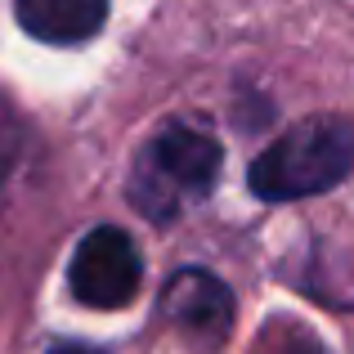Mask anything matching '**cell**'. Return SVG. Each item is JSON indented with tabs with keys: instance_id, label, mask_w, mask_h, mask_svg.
Instances as JSON below:
<instances>
[{
	"instance_id": "obj_8",
	"label": "cell",
	"mask_w": 354,
	"mask_h": 354,
	"mask_svg": "<svg viewBox=\"0 0 354 354\" xmlns=\"http://www.w3.org/2000/svg\"><path fill=\"white\" fill-rule=\"evenodd\" d=\"M50 354H104V350H95V346H54Z\"/></svg>"
},
{
	"instance_id": "obj_5",
	"label": "cell",
	"mask_w": 354,
	"mask_h": 354,
	"mask_svg": "<svg viewBox=\"0 0 354 354\" xmlns=\"http://www.w3.org/2000/svg\"><path fill=\"white\" fill-rule=\"evenodd\" d=\"M14 18L32 41L86 45L104 32L108 0H14Z\"/></svg>"
},
{
	"instance_id": "obj_1",
	"label": "cell",
	"mask_w": 354,
	"mask_h": 354,
	"mask_svg": "<svg viewBox=\"0 0 354 354\" xmlns=\"http://www.w3.org/2000/svg\"><path fill=\"white\" fill-rule=\"evenodd\" d=\"M354 171V121L323 113L296 121L251 162L247 189L260 202H301L346 184Z\"/></svg>"
},
{
	"instance_id": "obj_4",
	"label": "cell",
	"mask_w": 354,
	"mask_h": 354,
	"mask_svg": "<svg viewBox=\"0 0 354 354\" xmlns=\"http://www.w3.org/2000/svg\"><path fill=\"white\" fill-rule=\"evenodd\" d=\"M162 314L202 350H216L229 341L234 332V314H238V301H234V287L225 283L220 274L211 269H175L162 287Z\"/></svg>"
},
{
	"instance_id": "obj_2",
	"label": "cell",
	"mask_w": 354,
	"mask_h": 354,
	"mask_svg": "<svg viewBox=\"0 0 354 354\" xmlns=\"http://www.w3.org/2000/svg\"><path fill=\"white\" fill-rule=\"evenodd\" d=\"M220 144L198 126H184V121H171L162 126L144 148H139L135 166H130V202H135L139 216L157 220H175L184 211V202L207 198L216 189L220 175Z\"/></svg>"
},
{
	"instance_id": "obj_6",
	"label": "cell",
	"mask_w": 354,
	"mask_h": 354,
	"mask_svg": "<svg viewBox=\"0 0 354 354\" xmlns=\"http://www.w3.org/2000/svg\"><path fill=\"white\" fill-rule=\"evenodd\" d=\"M256 354H332V346H323L305 323L287 319V314H274V319L260 328Z\"/></svg>"
},
{
	"instance_id": "obj_7",
	"label": "cell",
	"mask_w": 354,
	"mask_h": 354,
	"mask_svg": "<svg viewBox=\"0 0 354 354\" xmlns=\"http://www.w3.org/2000/svg\"><path fill=\"white\" fill-rule=\"evenodd\" d=\"M23 148H27V126L18 117V108L9 104V95H0V184L14 175Z\"/></svg>"
},
{
	"instance_id": "obj_3",
	"label": "cell",
	"mask_w": 354,
	"mask_h": 354,
	"mask_svg": "<svg viewBox=\"0 0 354 354\" xmlns=\"http://www.w3.org/2000/svg\"><path fill=\"white\" fill-rule=\"evenodd\" d=\"M68 287L90 310H126L144 287V256L117 225H99L77 242L68 260Z\"/></svg>"
}]
</instances>
